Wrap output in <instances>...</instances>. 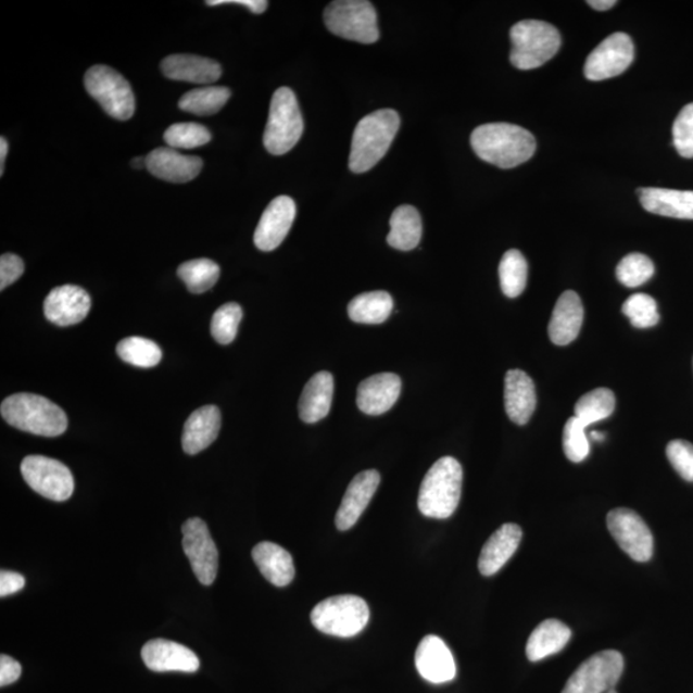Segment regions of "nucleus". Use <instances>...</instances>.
<instances>
[{"instance_id": "1", "label": "nucleus", "mask_w": 693, "mask_h": 693, "mask_svg": "<svg viewBox=\"0 0 693 693\" xmlns=\"http://www.w3.org/2000/svg\"><path fill=\"white\" fill-rule=\"evenodd\" d=\"M470 143L480 160L500 168H514L533 158L536 139L525 127L507 123L478 126Z\"/></svg>"}, {"instance_id": "2", "label": "nucleus", "mask_w": 693, "mask_h": 693, "mask_svg": "<svg viewBox=\"0 0 693 693\" xmlns=\"http://www.w3.org/2000/svg\"><path fill=\"white\" fill-rule=\"evenodd\" d=\"M400 124V115L393 110L375 111L361 119L352 138L351 172L363 174L377 165L398 136Z\"/></svg>"}, {"instance_id": "3", "label": "nucleus", "mask_w": 693, "mask_h": 693, "mask_svg": "<svg viewBox=\"0 0 693 693\" xmlns=\"http://www.w3.org/2000/svg\"><path fill=\"white\" fill-rule=\"evenodd\" d=\"M0 413L11 427L41 437H59L68 426L65 412L38 394H12L3 401Z\"/></svg>"}, {"instance_id": "4", "label": "nucleus", "mask_w": 693, "mask_h": 693, "mask_svg": "<svg viewBox=\"0 0 693 693\" xmlns=\"http://www.w3.org/2000/svg\"><path fill=\"white\" fill-rule=\"evenodd\" d=\"M463 466L456 458L445 456L431 466L424 477L419 511L431 519H448L454 515L462 499Z\"/></svg>"}, {"instance_id": "5", "label": "nucleus", "mask_w": 693, "mask_h": 693, "mask_svg": "<svg viewBox=\"0 0 693 693\" xmlns=\"http://www.w3.org/2000/svg\"><path fill=\"white\" fill-rule=\"evenodd\" d=\"M511 61L516 68H539L554 59L562 47L557 28L543 21L526 20L513 26Z\"/></svg>"}, {"instance_id": "6", "label": "nucleus", "mask_w": 693, "mask_h": 693, "mask_svg": "<svg viewBox=\"0 0 693 693\" xmlns=\"http://www.w3.org/2000/svg\"><path fill=\"white\" fill-rule=\"evenodd\" d=\"M370 610L366 601L353 595L335 596L322 601L311 612L316 629L336 638L349 639L363 632L369 623Z\"/></svg>"}, {"instance_id": "7", "label": "nucleus", "mask_w": 693, "mask_h": 693, "mask_svg": "<svg viewBox=\"0 0 693 693\" xmlns=\"http://www.w3.org/2000/svg\"><path fill=\"white\" fill-rule=\"evenodd\" d=\"M302 134L303 118L299 101L292 89L279 88L273 96L264 134L267 152L274 155L288 153L299 143Z\"/></svg>"}, {"instance_id": "8", "label": "nucleus", "mask_w": 693, "mask_h": 693, "mask_svg": "<svg viewBox=\"0 0 693 693\" xmlns=\"http://www.w3.org/2000/svg\"><path fill=\"white\" fill-rule=\"evenodd\" d=\"M328 30L346 40L373 45L379 40L378 17L366 0H337L324 12Z\"/></svg>"}, {"instance_id": "9", "label": "nucleus", "mask_w": 693, "mask_h": 693, "mask_svg": "<svg viewBox=\"0 0 693 693\" xmlns=\"http://www.w3.org/2000/svg\"><path fill=\"white\" fill-rule=\"evenodd\" d=\"M85 89L109 115L126 122L136 112V97L129 81L117 71L97 65L85 74Z\"/></svg>"}, {"instance_id": "10", "label": "nucleus", "mask_w": 693, "mask_h": 693, "mask_svg": "<svg viewBox=\"0 0 693 693\" xmlns=\"http://www.w3.org/2000/svg\"><path fill=\"white\" fill-rule=\"evenodd\" d=\"M623 670V655L615 650H606L582 663L562 693H618L615 688Z\"/></svg>"}, {"instance_id": "11", "label": "nucleus", "mask_w": 693, "mask_h": 693, "mask_svg": "<svg viewBox=\"0 0 693 693\" xmlns=\"http://www.w3.org/2000/svg\"><path fill=\"white\" fill-rule=\"evenodd\" d=\"M21 472L28 487L40 496L62 502L73 496L75 482L66 465L46 456H27L21 464Z\"/></svg>"}, {"instance_id": "12", "label": "nucleus", "mask_w": 693, "mask_h": 693, "mask_svg": "<svg viewBox=\"0 0 693 693\" xmlns=\"http://www.w3.org/2000/svg\"><path fill=\"white\" fill-rule=\"evenodd\" d=\"M607 528L621 550L638 563L652 560L654 537L641 516L631 508H615L607 514Z\"/></svg>"}, {"instance_id": "13", "label": "nucleus", "mask_w": 693, "mask_h": 693, "mask_svg": "<svg viewBox=\"0 0 693 693\" xmlns=\"http://www.w3.org/2000/svg\"><path fill=\"white\" fill-rule=\"evenodd\" d=\"M634 45L625 33H615L593 49L585 61L584 75L591 81L619 76L632 65Z\"/></svg>"}, {"instance_id": "14", "label": "nucleus", "mask_w": 693, "mask_h": 693, "mask_svg": "<svg viewBox=\"0 0 693 693\" xmlns=\"http://www.w3.org/2000/svg\"><path fill=\"white\" fill-rule=\"evenodd\" d=\"M182 549L198 581L204 585L214 583L218 570V551L206 522L200 518L186 521L182 526Z\"/></svg>"}, {"instance_id": "15", "label": "nucleus", "mask_w": 693, "mask_h": 693, "mask_svg": "<svg viewBox=\"0 0 693 693\" xmlns=\"http://www.w3.org/2000/svg\"><path fill=\"white\" fill-rule=\"evenodd\" d=\"M297 210L291 197L275 198L260 218L254 231V244L260 251L277 250L288 236L294 223Z\"/></svg>"}, {"instance_id": "16", "label": "nucleus", "mask_w": 693, "mask_h": 693, "mask_svg": "<svg viewBox=\"0 0 693 693\" xmlns=\"http://www.w3.org/2000/svg\"><path fill=\"white\" fill-rule=\"evenodd\" d=\"M416 669L424 680L442 684L455 680L456 663L451 650L438 635H427L417 646L415 654Z\"/></svg>"}, {"instance_id": "17", "label": "nucleus", "mask_w": 693, "mask_h": 693, "mask_svg": "<svg viewBox=\"0 0 693 693\" xmlns=\"http://www.w3.org/2000/svg\"><path fill=\"white\" fill-rule=\"evenodd\" d=\"M91 307L90 295L77 286H61L53 289L45 301V314L49 322L59 327H70L81 323Z\"/></svg>"}, {"instance_id": "18", "label": "nucleus", "mask_w": 693, "mask_h": 693, "mask_svg": "<svg viewBox=\"0 0 693 693\" xmlns=\"http://www.w3.org/2000/svg\"><path fill=\"white\" fill-rule=\"evenodd\" d=\"M141 657L148 669L153 671H184L194 673L201 663L192 650L168 640H153L141 648Z\"/></svg>"}, {"instance_id": "19", "label": "nucleus", "mask_w": 693, "mask_h": 693, "mask_svg": "<svg viewBox=\"0 0 693 693\" xmlns=\"http://www.w3.org/2000/svg\"><path fill=\"white\" fill-rule=\"evenodd\" d=\"M379 483L380 474L377 470L360 472L352 479L336 516V525L339 530H349L356 525L360 516L369 506Z\"/></svg>"}, {"instance_id": "20", "label": "nucleus", "mask_w": 693, "mask_h": 693, "mask_svg": "<svg viewBox=\"0 0 693 693\" xmlns=\"http://www.w3.org/2000/svg\"><path fill=\"white\" fill-rule=\"evenodd\" d=\"M401 387L402 381L399 375L393 373L373 375L358 386L357 406L366 415H383L399 401Z\"/></svg>"}, {"instance_id": "21", "label": "nucleus", "mask_w": 693, "mask_h": 693, "mask_svg": "<svg viewBox=\"0 0 693 693\" xmlns=\"http://www.w3.org/2000/svg\"><path fill=\"white\" fill-rule=\"evenodd\" d=\"M202 159L196 155L181 154L174 148H155L147 155V168L161 180L169 182H188L200 175Z\"/></svg>"}, {"instance_id": "22", "label": "nucleus", "mask_w": 693, "mask_h": 693, "mask_svg": "<svg viewBox=\"0 0 693 693\" xmlns=\"http://www.w3.org/2000/svg\"><path fill=\"white\" fill-rule=\"evenodd\" d=\"M161 70L168 79L193 84H214L223 75L220 63L192 54L168 55Z\"/></svg>"}, {"instance_id": "23", "label": "nucleus", "mask_w": 693, "mask_h": 693, "mask_svg": "<svg viewBox=\"0 0 693 693\" xmlns=\"http://www.w3.org/2000/svg\"><path fill=\"white\" fill-rule=\"evenodd\" d=\"M522 530L514 522H507L494 532L480 553L478 568L484 577L496 575L518 550Z\"/></svg>"}, {"instance_id": "24", "label": "nucleus", "mask_w": 693, "mask_h": 693, "mask_svg": "<svg viewBox=\"0 0 693 693\" xmlns=\"http://www.w3.org/2000/svg\"><path fill=\"white\" fill-rule=\"evenodd\" d=\"M220 429L222 413L217 406L207 405L196 410L184 426L182 450L188 455L200 454L216 441Z\"/></svg>"}, {"instance_id": "25", "label": "nucleus", "mask_w": 693, "mask_h": 693, "mask_svg": "<svg viewBox=\"0 0 693 693\" xmlns=\"http://www.w3.org/2000/svg\"><path fill=\"white\" fill-rule=\"evenodd\" d=\"M584 310L581 299L576 292L567 291L557 300L549 325L551 342L556 345H568L576 341L582 329Z\"/></svg>"}, {"instance_id": "26", "label": "nucleus", "mask_w": 693, "mask_h": 693, "mask_svg": "<svg viewBox=\"0 0 693 693\" xmlns=\"http://www.w3.org/2000/svg\"><path fill=\"white\" fill-rule=\"evenodd\" d=\"M638 194L650 214L693 220V190L641 188Z\"/></svg>"}, {"instance_id": "27", "label": "nucleus", "mask_w": 693, "mask_h": 693, "mask_svg": "<svg viewBox=\"0 0 693 693\" xmlns=\"http://www.w3.org/2000/svg\"><path fill=\"white\" fill-rule=\"evenodd\" d=\"M537 406L536 387L522 370L507 371L505 377V408L511 420L526 426Z\"/></svg>"}, {"instance_id": "28", "label": "nucleus", "mask_w": 693, "mask_h": 693, "mask_svg": "<svg viewBox=\"0 0 693 693\" xmlns=\"http://www.w3.org/2000/svg\"><path fill=\"white\" fill-rule=\"evenodd\" d=\"M335 394V378L329 371H320L308 380L300 399L302 421L314 424L327 417Z\"/></svg>"}, {"instance_id": "29", "label": "nucleus", "mask_w": 693, "mask_h": 693, "mask_svg": "<svg viewBox=\"0 0 693 693\" xmlns=\"http://www.w3.org/2000/svg\"><path fill=\"white\" fill-rule=\"evenodd\" d=\"M257 568L268 582L277 587L291 584L295 576L293 557L277 543L261 542L252 551Z\"/></svg>"}, {"instance_id": "30", "label": "nucleus", "mask_w": 693, "mask_h": 693, "mask_svg": "<svg viewBox=\"0 0 693 693\" xmlns=\"http://www.w3.org/2000/svg\"><path fill=\"white\" fill-rule=\"evenodd\" d=\"M571 639L567 625L549 619L534 629L527 643V656L530 662H540L562 652Z\"/></svg>"}, {"instance_id": "31", "label": "nucleus", "mask_w": 693, "mask_h": 693, "mask_svg": "<svg viewBox=\"0 0 693 693\" xmlns=\"http://www.w3.org/2000/svg\"><path fill=\"white\" fill-rule=\"evenodd\" d=\"M423 235V224L419 211L413 206L395 209L391 217V231L387 242L399 251H413L419 245Z\"/></svg>"}, {"instance_id": "32", "label": "nucleus", "mask_w": 693, "mask_h": 693, "mask_svg": "<svg viewBox=\"0 0 693 693\" xmlns=\"http://www.w3.org/2000/svg\"><path fill=\"white\" fill-rule=\"evenodd\" d=\"M393 299L385 291L367 292L355 297L349 305V316L357 324L385 323L393 311Z\"/></svg>"}, {"instance_id": "33", "label": "nucleus", "mask_w": 693, "mask_h": 693, "mask_svg": "<svg viewBox=\"0 0 693 693\" xmlns=\"http://www.w3.org/2000/svg\"><path fill=\"white\" fill-rule=\"evenodd\" d=\"M231 91L226 87H206L188 91L179 101L182 111L197 116H211L228 103Z\"/></svg>"}, {"instance_id": "34", "label": "nucleus", "mask_w": 693, "mask_h": 693, "mask_svg": "<svg viewBox=\"0 0 693 693\" xmlns=\"http://www.w3.org/2000/svg\"><path fill=\"white\" fill-rule=\"evenodd\" d=\"M500 282L502 292L508 299H516L527 287L528 264L522 253L518 250H511L502 257L500 267Z\"/></svg>"}, {"instance_id": "35", "label": "nucleus", "mask_w": 693, "mask_h": 693, "mask_svg": "<svg viewBox=\"0 0 693 693\" xmlns=\"http://www.w3.org/2000/svg\"><path fill=\"white\" fill-rule=\"evenodd\" d=\"M178 275L189 292L201 294L214 288L220 278V267L207 259L192 260L179 266Z\"/></svg>"}, {"instance_id": "36", "label": "nucleus", "mask_w": 693, "mask_h": 693, "mask_svg": "<svg viewBox=\"0 0 693 693\" xmlns=\"http://www.w3.org/2000/svg\"><path fill=\"white\" fill-rule=\"evenodd\" d=\"M615 402L617 401L610 389L597 388L579 399L575 407L576 417L590 427L593 423L607 419L614 413Z\"/></svg>"}, {"instance_id": "37", "label": "nucleus", "mask_w": 693, "mask_h": 693, "mask_svg": "<svg viewBox=\"0 0 693 693\" xmlns=\"http://www.w3.org/2000/svg\"><path fill=\"white\" fill-rule=\"evenodd\" d=\"M117 355L125 363L137 367H153L160 364L162 360V351L158 343L151 339L141 337H130L123 339L117 344Z\"/></svg>"}, {"instance_id": "38", "label": "nucleus", "mask_w": 693, "mask_h": 693, "mask_svg": "<svg viewBox=\"0 0 693 693\" xmlns=\"http://www.w3.org/2000/svg\"><path fill=\"white\" fill-rule=\"evenodd\" d=\"M166 144L174 150H193L206 146L211 141V133L206 126L194 123L175 124L165 131Z\"/></svg>"}, {"instance_id": "39", "label": "nucleus", "mask_w": 693, "mask_h": 693, "mask_svg": "<svg viewBox=\"0 0 693 693\" xmlns=\"http://www.w3.org/2000/svg\"><path fill=\"white\" fill-rule=\"evenodd\" d=\"M655 266L652 259L642 253H629L617 267V278L621 285L635 288L645 285L654 277Z\"/></svg>"}, {"instance_id": "40", "label": "nucleus", "mask_w": 693, "mask_h": 693, "mask_svg": "<svg viewBox=\"0 0 693 693\" xmlns=\"http://www.w3.org/2000/svg\"><path fill=\"white\" fill-rule=\"evenodd\" d=\"M243 319V310L236 302L226 303L212 317L211 335L218 344H230L235 341L239 324Z\"/></svg>"}, {"instance_id": "41", "label": "nucleus", "mask_w": 693, "mask_h": 693, "mask_svg": "<svg viewBox=\"0 0 693 693\" xmlns=\"http://www.w3.org/2000/svg\"><path fill=\"white\" fill-rule=\"evenodd\" d=\"M623 314L631 320L634 328H653L660 320L657 303L652 295L635 293L625 302Z\"/></svg>"}, {"instance_id": "42", "label": "nucleus", "mask_w": 693, "mask_h": 693, "mask_svg": "<svg viewBox=\"0 0 693 693\" xmlns=\"http://www.w3.org/2000/svg\"><path fill=\"white\" fill-rule=\"evenodd\" d=\"M589 428L578 417L572 416L565 424L563 431V448L565 455L571 463H582L590 454V442L585 436V429Z\"/></svg>"}, {"instance_id": "43", "label": "nucleus", "mask_w": 693, "mask_h": 693, "mask_svg": "<svg viewBox=\"0 0 693 693\" xmlns=\"http://www.w3.org/2000/svg\"><path fill=\"white\" fill-rule=\"evenodd\" d=\"M673 144L683 159H693V103L685 105L676 118Z\"/></svg>"}, {"instance_id": "44", "label": "nucleus", "mask_w": 693, "mask_h": 693, "mask_svg": "<svg viewBox=\"0 0 693 693\" xmlns=\"http://www.w3.org/2000/svg\"><path fill=\"white\" fill-rule=\"evenodd\" d=\"M667 456L675 470L688 482H693V444L683 440L671 441L667 445Z\"/></svg>"}, {"instance_id": "45", "label": "nucleus", "mask_w": 693, "mask_h": 693, "mask_svg": "<svg viewBox=\"0 0 693 693\" xmlns=\"http://www.w3.org/2000/svg\"><path fill=\"white\" fill-rule=\"evenodd\" d=\"M25 272V264L16 254L4 253L0 257V289L4 291L7 287L13 285Z\"/></svg>"}, {"instance_id": "46", "label": "nucleus", "mask_w": 693, "mask_h": 693, "mask_svg": "<svg viewBox=\"0 0 693 693\" xmlns=\"http://www.w3.org/2000/svg\"><path fill=\"white\" fill-rule=\"evenodd\" d=\"M21 673H23V668L18 662L9 655L0 656V685L2 688L18 681Z\"/></svg>"}, {"instance_id": "47", "label": "nucleus", "mask_w": 693, "mask_h": 693, "mask_svg": "<svg viewBox=\"0 0 693 693\" xmlns=\"http://www.w3.org/2000/svg\"><path fill=\"white\" fill-rule=\"evenodd\" d=\"M25 584V578L18 575V572L4 570L0 572V596L2 597L20 592L24 589Z\"/></svg>"}, {"instance_id": "48", "label": "nucleus", "mask_w": 693, "mask_h": 693, "mask_svg": "<svg viewBox=\"0 0 693 693\" xmlns=\"http://www.w3.org/2000/svg\"><path fill=\"white\" fill-rule=\"evenodd\" d=\"M207 5H223V4H238L243 5L245 9H249L251 12L261 14L267 10L268 3L266 0H210L206 2Z\"/></svg>"}, {"instance_id": "49", "label": "nucleus", "mask_w": 693, "mask_h": 693, "mask_svg": "<svg viewBox=\"0 0 693 693\" xmlns=\"http://www.w3.org/2000/svg\"><path fill=\"white\" fill-rule=\"evenodd\" d=\"M587 4H590L593 10L607 11L612 10L618 2H615V0H590Z\"/></svg>"}, {"instance_id": "50", "label": "nucleus", "mask_w": 693, "mask_h": 693, "mask_svg": "<svg viewBox=\"0 0 693 693\" xmlns=\"http://www.w3.org/2000/svg\"><path fill=\"white\" fill-rule=\"evenodd\" d=\"M7 153H9V143H7L5 138L2 137L0 138V175L4 174Z\"/></svg>"}, {"instance_id": "51", "label": "nucleus", "mask_w": 693, "mask_h": 693, "mask_svg": "<svg viewBox=\"0 0 693 693\" xmlns=\"http://www.w3.org/2000/svg\"><path fill=\"white\" fill-rule=\"evenodd\" d=\"M134 168H143L147 167V159H134L131 162Z\"/></svg>"}, {"instance_id": "52", "label": "nucleus", "mask_w": 693, "mask_h": 693, "mask_svg": "<svg viewBox=\"0 0 693 693\" xmlns=\"http://www.w3.org/2000/svg\"><path fill=\"white\" fill-rule=\"evenodd\" d=\"M591 437L593 438V440H595L596 442H601L604 440L605 436L603 433H598V431H592Z\"/></svg>"}]
</instances>
